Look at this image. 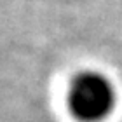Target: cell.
Returning a JSON list of instances; mask_svg holds the SVG:
<instances>
[{
    "instance_id": "cell-1",
    "label": "cell",
    "mask_w": 122,
    "mask_h": 122,
    "mask_svg": "<svg viewBox=\"0 0 122 122\" xmlns=\"http://www.w3.org/2000/svg\"><path fill=\"white\" fill-rule=\"evenodd\" d=\"M115 107V89L105 75L82 71L71 80L68 108L80 122H99L107 119Z\"/></svg>"
}]
</instances>
